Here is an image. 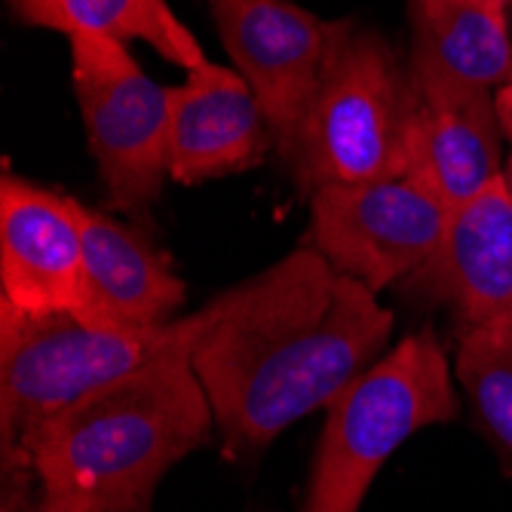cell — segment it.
Returning <instances> with one entry per match:
<instances>
[{
  "label": "cell",
  "instance_id": "cell-1",
  "mask_svg": "<svg viewBox=\"0 0 512 512\" xmlns=\"http://www.w3.org/2000/svg\"><path fill=\"white\" fill-rule=\"evenodd\" d=\"M393 313L378 292L301 246L221 295L191 350L227 454L258 451L381 359Z\"/></svg>",
  "mask_w": 512,
  "mask_h": 512
},
{
  "label": "cell",
  "instance_id": "cell-2",
  "mask_svg": "<svg viewBox=\"0 0 512 512\" xmlns=\"http://www.w3.org/2000/svg\"><path fill=\"white\" fill-rule=\"evenodd\" d=\"M212 430L191 353H172L46 417L4 460L34 476L37 512H148L160 479Z\"/></svg>",
  "mask_w": 512,
  "mask_h": 512
},
{
  "label": "cell",
  "instance_id": "cell-3",
  "mask_svg": "<svg viewBox=\"0 0 512 512\" xmlns=\"http://www.w3.org/2000/svg\"><path fill=\"white\" fill-rule=\"evenodd\" d=\"M221 313V295L154 329H114L71 313L28 316L0 301L4 457L46 417L172 353H191Z\"/></svg>",
  "mask_w": 512,
  "mask_h": 512
},
{
  "label": "cell",
  "instance_id": "cell-4",
  "mask_svg": "<svg viewBox=\"0 0 512 512\" xmlns=\"http://www.w3.org/2000/svg\"><path fill=\"white\" fill-rule=\"evenodd\" d=\"M457 414L451 368L433 332L402 338L329 405L301 512H359L390 454Z\"/></svg>",
  "mask_w": 512,
  "mask_h": 512
},
{
  "label": "cell",
  "instance_id": "cell-5",
  "mask_svg": "<svg viewBox=\"0 0 512 512\" xmlns=\"http://www.w3.org/2000/svg\"><path fill=\"white\" fill-rule=\"evenodd\" d=\"M405 129L408 77L393 50L375 31L338 22L313 102L279 151L313 194L329 184L405 175Z\"/></svg>",
  "mask_w": 512,
  "mask_h": 512
},
{
  "label": "cell",
  "instance_id": "cell-6",
  "mask_svg": "<svg viewBox=\"0 0 512 512\" xmlns=\"http://www.w3.org/2000/svg\"><path fill=\"white\" fill-rule=\"evenodd\" d=\"M71 77L89 151L117 209L145 212L169 178V86L151 80L126 43L74 34Z\"/></svg>",
  "mask_w": 512,
  "mask_h": 512
},
{
  "label": "cell",
  "instance_id": "cell-7",
  "mask_svg": "<svg viewBox=\"0 0 512 512\" xmlns=\"http://www.w3.org/2000/svg\"><path fill=\"white\" fill-rule=\"evenodd\" d=\"M451 206L411 175L329 184L310 194L307 246L381 292L421 273L445 240Z\"/></svg>",
  "mask_w": 512,
  "mask_h": 512
},
{
  "label": "cell",
  "instance_id": "cell-8",
  "mask_svg": "<svg viewBox=\"0 0 512 512\" xmlns=\"http://www.w3.org/2000/svg\"><path fill=\"white\" fill-rule=\"evenodd\" d=\"M215 28L234 68L286 148L322 80L335 25L292 0H212Z\"/></svg>",
  "mask_w": 512,
  "mask_h": 512
},
{
  "label": "cell",
  "instance_id": "cell-9",
  "mask_svg": "<svg viewBox=\"0 0 512 512\" xmlns=\"http://www.w3.org/2000/svg\"><path fill=\"white\" fill-rule=\"evenodd\" d=\"M497 92L408 74L405 175L451 209L473 200L506 172L500 163Z\"/></svg>",
  "mask_w": 512,
  "mask_h": 512
},
{
  "label": "cell",
  "instance_id": "cell-10",
  "mask_svg": "<svg viewBox=\"0 0 512 512\" xmlns=\"http://www.w3.org/2000/svg\"><path fill=\"white\" fill-rule=\"evenodd\" d=\"M80 206L25 178H0V301L28 316L74 313L83 279Z\"/></svg>",
  "mask_w": 512,
  "mask_h": 512
},
{
  "label": "cell",
  "instance_id": "cell-11",
  "mask_svg": "<svg viewBox=\"0 0 512 512\" xmlns=\"http://www.w3.org/2000/svg\"><path fill=\"white\" fill-rule=\"evenodd\" d=\"M276 135L240 71L206 62L169 86V178L200 184L258 166Z\"/></svg>",
  "mask_w": 512,
  "mask_h": 512
},
{
  "label": "cell",
  "instance_id": "cell-12",
  "mask_svg": "<svg viewBox=\"0 0 512 512\" xmlns=\"http://www.w3.org/2000/svg\"><path fill=\"white\" fill-rule=\"evenodd\" d=\"M83 227V279L71 316L114 329H154L178 319L184 283L129 224L80 206Z\"/></svg>",
  "mask_w": 512,
  "mask_h": 512
},
{
  "label": "cell",
  "instance_id": "cell-13",
  "mask_svg": "<svg viewBox=\"0 0 512 512\" xmlns=\"http://www.w3.org/2000/svg\"><path fill=\"white\" fill-rule=\"evenodd\" d=\"M408 283L451 304L463 325L512 313V184L506 175L451 209L439 252Z\"/></svg>",
  "mask_w": 512,
  "mask_h": 512
},
{
  "label": "cell",
  "instance_id": "cell-14",
  "mask_svg": "<svg viewBox=\"0 0 512 512\" xmlns=\"http://www.w3.org/2000/svg\"><path fill=\"white\" fill-rule=\"evenodd\" d=\"M408 74L500 92L512 83L506 10L488 0H408Z\"/></svg>",
  "mask_w": 512,
  "mask_h": 512
},
{
  "label": "cell",
  "instance_id": "cell-15",
  "mask_svg": "<svg viewBox=\"0 0 512 512\" xmlns=\"http://www.w3.org/2000/svg\"><path fill=\"white\" fill-rule=\"evenodd\" d=\"M22 25L74 34H102L120 43L142 40L166 62L197 71L209 59L194 31L166 0H10Z\"/></svg>",
  "mask_w": 512,
  "mask_h": 512
},
{
  "label": "cell",
  "instance_id": "cell-16",
  "mask_svg": "<svg viewBox=\"0 0 512 512\" xmlns=\"http://www.w3.org/2000/svg\"><path fill=\"white\" fill-rule=\"evenodd\" d=\"M457 378L479 414L485 436L512 473V313L463 325Z\"/></svg>",
  "mask_w": 512,
  "mask_h": 512
},
{
  "label": "cell",
  "instance_id": "cell-17",
  "mask_svg": "<svg viewBox=\"0 0 512 512\" xmlns=\"http://www.w3.org/2000/svg\"><path fill=\"white\" fill-rule=\"evenodd\" d=\"M497 111H500V123H503V129H506V126H512V83H509V86H503V89L497 92Z\"/></svg>",
  "mask_w": 512,
  "mask_h": 512
},
{
  "label": "cell",
  "instance_id": "cell-18",
  "mask_svg": "<svg viewBox=\"0 0 512 512\" xmlns=\"http://www.w3.org/2000/svg\"><path fill=\"white\" fill-rule=\"evenodd\" d=\"M503 132H506V135H509V142H512V126H506V129H503ZM503 175H506V181H509V184H512V154H509V166H506V172H503Z\"/></svg>",
  "mask_w": 512,
  "mask_h": 512
},
{
  "label": "cell",
  "instance_id": "cell-19",
  "mask_svg": "<svg viewBox=\"0 0 512 512\" xmlns=\"http://www.w3.org/2000/svg\"><path fill=\"white\" fill-rule=\"evenodd\" d=\"M7 512H25L22 500H19V506H16V500H7Z\"/></svg>",
  "mask_w": 512,
  "mask_h": 512
},
{
  "label": "cell",
  "instance_id": "cell-20",
  "mask_svg": "<svg viewBox=\"0 0 512 512\" xmlns=\"http://www.w3.org/2000/svg\"><path fill=\"white\" fill-rule=\"evenodd\" d=\"M488 4H497V7L509 10V7H512V0H488Z\"/></svg>",
  "mask_w": 512,
  "mask_h": 512
}]
</instances>
